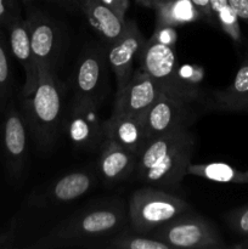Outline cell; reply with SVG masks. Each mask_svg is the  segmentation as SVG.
<instances>
[{
	"mask_svg": "<svg viewBox=\"0 0 248 249\" xmlns=\"http://www.w3.org/2000/svg\"><path fill=\"white\" fill-rule=\"evenodd\" d=\"M128 223V206L122 199L99 202L73 214L32 248L92 247L94 241L112 237L124 230Z\"/></svg>",
	"mask_w": 248,
	"mask_h": 249,
	"instance_id": "cell-1",
	"label": "cell"
},
{
	"mask_svg": "<svg viewBox=\"0 0 248 249\" xmlns=\"http://www.w3.org/2000/svg\"><path fill=\"white\" fill-rule=\"evenodd\" d=\"M196 138L189 128L148 139L138 156L136 174L143 184L177 189L194 157Z\"/></svg>",
	"mask_w": 248,
	"mask_h": 249,
	"instance_id": "cell-2",
	"label": "cell"
},
{
	"mask_svg": "<svg viewBox=\"0 0 248 249\" xmlns=\"http://www.w3.org/2000/svg\"><path fill=\"white\" fill-rule=\"evenodd\" d=\"M36 89L23 97L22 114L34 142L44 151L50 150L63 128L62 88L53 68H39Z\"/></svg>",
	"mask_w": 248,
	"mask_h": 249,
	"instance_id": "cell-3",
	"label": "cell"
},
{
	"mask_svg": "<svg viewBox=\"0 0 248 249\" xmlns=\"http://www.w3.org/2000/svg\"><path fill=\"white\" fill-rule=\"evenodd\" d=\"M190 209L184 199L163 190L155 187L139 189L130 195L128 202L130 231L148 235L162 224Z\"/></svg>",
	"mask_w": 248,
	"mask_h": 249,
	"instance_id": "cell-4",
	"label": "cell"
},
{
	"mask_svg": "<svg viewBox=\"0 0 248 249\" xmlns=\"http://www.w3.org/2000/svg\"><path fill=\"white\" fill-rule=\"evenodd\" d=\"M148 235L165 242L172 249L229 248L215 225L191 209L162 224Z\"/></svg>",
	"mask_w": 248,
	"mask_h": 249,
	"instance_id": "cell-5",
	"label": "cell"
},
{
	"mask_svg": "<svg viewBox=\"0 0 248 249\" xmlns=\"http://www.w3.org/2000/svg\"><path fill=\"white\" fill-rule=\"evenodd\" d=\"M142 68L165 94L194 100V91L181 84L174 46L165 45L148 39L139 55Z\"/></svg>",
	"mask_w": 248,
	"mask_h": 249,
	"instance_id": "cell-6",
	"label": "cell"
},
{
	"mask_svg": "<svg viewBox=\"0 0 248 249\" xmlns=\"http://www.w3.org/2000/svg\"><path fill=\"white\" fill-rule=\"evenodd\" d=\"M195 119L192 100L162 92L150 108L139 117L148 139L189 128Z\"/></svg>",
	"mask_w": 248,
	"mask_h": 249,
	"instance_id": "cell-7",
	"label": "cell"
},
{
	"mask_svg": "<svg viewBox=\"0 0 248 249\" xmlns=\"http://www.w3.org/2000/svg\"><path fill=\"white\" fill-rule=\"evenodd\" d=\"M100 102L74 99L66 116L63 129L71 142L83 150H95L105 141L104 122L100 118Z\"/></svg>",
	"mask_w": 248,
	"mask_h": 249,
	"instance_id": "cell-8",
	"label": "cell"
},
{
	"mask_svg": "<svg viewBox=\"0 0 248 249\" xmlns=\"http://www.w3.org/2000/svg\"><path fill=\"white\" fill-rule=\"evenodd\" d=\"M163 89L142 70L134 71L125 87L114 95L112 117L139 118L159 97Z\"/></svg>",
	"mask_w": 248,
	"mask_h": 249,
	"instance_id": "cell-9",
	"label": "cell"
},
{
	"mask_svg": "<svg viewBox=\"0 0 248 249\" xmlns=\"http://www.w3.org/2000/svg\"><path fill=\"white\" fill-rule=\"evenodd\" d=\"M143 44H145L143 36L135 22L126 19L124 33L122 34L121 38L108 45L107 62L116 75V92L121 91L133 75L134 62L140 55Z\"/></svg>",
	"mask_w": 248,
	"mask_h": 249,
	"instance_id": "cell-10",
	"label": "cell"
},
{
	"mask_svg": "<svg viewBox=\"0 0 248 249\" xmlns=\"http://www.w3.org/2000/svg\"><path fill=\"white\" fill-rule=\"evenodd\" d=\"M2 147L10 175L18 179L23 173L28 152V128L23 114L10 105L2 124Z\"/></svg>",
	"mask_w": 248,
	"mask_h": 249,
	"instance_id": "cell-11",
	"label": "cell"
},
{
	"mask_svg": "<svg viewBox=\"0 0 248 249\" xmlns=\"http://www.w3.org/2000/svg\"><path fill=\"white\" fill-rule=\"evenodd\" d=\"M28 26L32 51L39 68L56 70V55L58 49V31L49 15L40 10H33L26 18Z\"/></svg>",
	"mask_w": 248,
	"mask_h": 249,
	"instance_id": "cell-12",
	"label": "cell"
},
{
	"mask_svg": "<svg viewBox=\"0 0 248 249\" xmlns=\"http://www.w3.org/2000/svg\"><path fill=\"white\" fill-rule=\"evenodd\" d=\"M106 56L99 48H88L82 53L74 75V99L101 102Z\"/></svg>",
	"mask_w": 248,
	"mask_h": 249,
	"instance_id": "cell-13",
	"label": "cell"
},
{
	"mask_svg": "<svg viewBox=\"0 0 248 249\" xmlns=\"http://www.w3.org/2000/svg\"><path fill=\"white\" fill-rule=\"evenodd\" d=\"M10 51L14 57L21 63L24 70V84L22 88V96L28 97L35 91L39 80L38 65L34 58L29 39L28 26L26 18H18L6 28Z\"/></svg>",
	"mask_w": 248,
	"mask_h": 249,
	"instance_id": "cell-14",
	"label": "cell"
},
{
	"mask_svg": "<svg viewBox=\"0 0 248 249\" xmlns=\"http://www.w3.org/2000/svg\"><path fill=\"white\" fill-rule=\"evenodd\" d=\"M77 7L82 10L92 31L107 45L121 38L125 31V17H121L100 0H78Z\"/></svg>",
	"mask_w": 248,
	"mask_h": 249,
	"instance_id": "cell-15",
	"label": "cell"
},
{
	"mask_svg": "<svg viewBox=\"0 0 248 249\" xmlns=\"http://www.w3.org/2000/svg\"><path fill=\"white\" fill-rule=\"evenodd\" d=\"M136 164L138 156L122 147L113 140L105 139L97 165L104 182L113 185L128 179L136 170Z\"/></svg>",
	"mask_w": 248,
	"mask_h": 249,
	"instance_id": "cell-16",
	"label": "cell"
},
{
	"mask_svg": "<svg viewBox=\"0 0 248 249\" xmlns=\"http://www.w3.org/2000/svg\"><path fill=\"white\" fill-rule=\"evenodd\" d=\"M105 139H109L121 145L125 150L139 156L143 146L148 141L145 128L134 117H112L104 122Z\"/></svg>",
	"mask_w": 248,
	"mask_h": 249,
	"instance_id": "cell-17",
	"label": "cell"
},
{
	"mask_svg": "<svg viewBox=\"0 0 248 249\" xmlns=\"http://www.w3.org/2000/svg\"><path fill=\"white\" fill-rule=\"evenodd\" d=\"M96 184L91 173L78 170L63 175L44 191L43 198L38 203H68L88 194ZM35 202V203H36Z\"/></svg>",
	"mask_w": 248,
	"mask_h": 249,
	"instance_id": "cell-18",
	"label": "cell"
},
{
	"mask_svg": "<svg viewBox=\"0 0 248 249\" xmlns=\"http://www.w3.org/2000/svg\"><path fill=\"white\" fill-rule=\"evenodd\" d=\"M156 27H177L202 18L191 0H165L155 7Z\"/></svg>",
	"mask_w": 248,
	"mask_h": 249,
	"instance_id": "cell-19",
	"label": "cell"
},
{
	"mask_svg": "<svg viewBox=\"0 0 248 249\" xmlns=\"http://www.w3.org/2000/svg\"><path fill=\"white\" fill-rule=\"evenodd\" d=\"M186 174L202 178L212 182L219 184H248V170H241L224 162L190 163Z\"/></svg>",
	"mask_w": 248,
	"mask_h": 249,
	"instance_id": "cell-20",
	"label": "cell"
},
{
	"mask_svg": "<svg viewBox=\"0 0 248 249\" xmlns=\"http://www.w3.org/2000/svg\"><path fill=\"white\" fill-rule=\"evenodd\" d=\"M212 15L214 24L236 44L242 41V31L240 26V18L231 7L229 0H211Z\"/></svg>",
	"mask_w": 248,
	"mask_h": 249,
	"instance_id": "cell-21",
	"label": "cell"
},
{
	"mask_svg": "<svg viewBox=\"0 0 248 249\" xmlns=\"http://www.w3.org/2000/svg\"><path fill=\"white\" fill-rule=\"evenodd\" d=\"M101 247L107 249H172L169 245L150 235L122 230Z\"/></svg>",
	"mask_w": 248,
	"mask_h": 249,
	"instance_id": "cell-22",
	"label": "cell"
},
{
	"mask_svg": "<svg viewBox=\"0 0 248 249\" xmlns=\"http://www.w3.org/2000/svg\"><path fill=\"white\" fill-rule=\"evenodd\" d=\"M248 94V56L241 63L240 68L236 72L232 83L223 90H216L213 92V106L215 109L241 99Z\"/></svg>",
	"mask_w": 248,
	"mask_h": 249,
	"instance_id": "cell-23",
	"label": "cell"
},
{
	"mask_svg": "<svg viewBox=\"0 0 248 249\" xmlns=\"http://www.w3.org/2000/svg\"><path fill=\"white\" fill-rule=\"evenodd\" d=\"M9 39L0 28V100L5 99L11 87V63H10Z\"/></svg>",
	"mask_w": 248,
	"mask_h": 249,
	"instance_id": "cell-24",
	"label": "cell"
},
{
	"mask_svg": "<svg viewBox=\"0 0 248 249\" xmlns=\"http://www.w3.org/2000/svg\"><path fill=\"white\" fill-rule=\"evenodd\" d=\"M226 223L236 235L248 238V204L229 212L226 215Z\"/></svg>",
	"mask_w": 248,
	"mask_h": 249,
	"instance_id": "cell-25",
	"label": "cell"
},
{
	"mask_svg": "<svg viewBox=\"0 0 248 249\" xmlns=\"http://www.w3.org/2000/svg\"><path fill=\"white\" fill-rule=\"evenodd\" d=\"M21 17L18 0H0V28L6 29L12 22Z\"/></svg>",
	"mask_w": 248,
	"mask_h": 249,
	"instance_id": "cell-26",
	"label": "cell"
},
{
	"mask_svg": "<svg viewBox=\"0 0 248 249\" xmlns=\"http://www.w3.org/2000/svg\"><path fill=\"white\" fill-rule=\"evenodd\" d=\"M177 31L172 27H156L153 32L151 40H155L157 43L165 44L169 46H175L177 43Z\"/></svg>",
	"mask_w": 248,
	"mask_h": 249,
	"instance_id": "cell-27",
	"label": "cell"
},
{
	"mask_svg": "<svg viewBox=\"0 0 248 249\" xmlns=\"http://www.w3.org/2000/svg\"><path fill=\"white\" fill-rule=\"evenodd\" d=\"M229 2L240 21H243L248 26V0H229Z\"/></svg>",
	"mask_w": 248,
	"mask_h": 249,
	"instance_id": "cell-28",
	"label": "cell"
},
{
	"mask_svg": "<svg viewBox=\"0 0 248 249\" xmlns=\"http://www.w3.org/2000/svg\"><path fill=\"white\" fill-rule=\"evenodd\" d=\"M192 4L196 6V9L198 10L199 14H201L202 18L206 19L209 23L214 24L213 15H212V9H211V0H191Z\"/></svg>",
	"mask_w": 248,
	"mask_h": 249,
	"instance_id": "cell-29",
	"label": "cell"
},
{
	"mask_svg": "<svg viewBox=\"0 0 248 249\" xmlns=\"http://www.w3.org/2000/svg\"><path fill=\"white\" fill-rule=\"evenodd\" d=\"M100 1L106 5V6H108L109 9L113 10L121 17H125L130 0H100Z\"/></svg>",
	"mask_w": 248,
	"mask_h": 249,
	"instance_id": "cell-30",
	"label": "cell"
},
{
	"mask_svg": "<svg viewBox=\"0 0 248 249\" xmlns=\"http://www.w3.org/2000/svg\"><path fill=\"white\" fill-rule=\"evenodd\" d=\"M219 111L224 112H248V94L245 95L241 99L236 100V101L231 102V104L226 105V106L221 107Z\"/></svg>",
	"mask_w": 248,
	"mask_h": 249,
	"instance_id": "cell-31",
	"label": "cell"
},
{
	"mask_svg": "<svg viewBox=\"0 0 248 249\" xmlns=\"http://www.w3.org/2000/svg\"><path fill=\"white\" fill-rule=\"evenodd\" d=\"M135 1L139 2L140 5H142V6L152 7V9H155L156 6H158L160 2L165 1V0H135Z\"/></svg>",
	"mask_w": 248,
	"mask_h": 249,
	"instance_id": "cell-32",
	"label": "cell"
},
{
	"mask_svg": "<svg viewBox=\"0 0 248 249\" xmlns=\"http://www.w3.org/2000/svg\"><path fill=\"white\" fill-rule=\"evenodd\" d=\"M229 248H232V249H248V238H246V240H243V241H241V242L236 243V245L229 246Z\"/></svg>",
	"mask_w": 248,
	"mask_h": 249,
	"instance_id": "cell-33",
	"label": "cell"
},
{
	"mask_svg": "<svg viewBox=\"0 0 248 249\" xmlns=\"http://www.w3.org/2000/svg\"><path fill=\"white\" fill-rule=\"evenodd\" d=\"M53 1L57 2V4L63 5V6H72V5L77 6L78 0H53Z\"/></svg>",
	"mask_w": 248,
	"mask_h": 249,
	"instance_id": "cell-34",
	"label": "cell"
},
{
	"mask_svg": "<svg viewBox=\"0 0 248 249\" xmlns=\"http://www.w3.org/2000/svg\"><path fill=\"white\" fill-rule=\"evenodd\" d=\"M11 240V236L10 235H4V236H0V247H5L6 243Z\"/></svg>",
	"mask_w": 248,
	"mask_h": 249,
	"instance_id": "cell-35",
	"label": "cell"
},
{
	"mask_svg": "<svg viewBox=\"0 0 248 249\" xmlns=\"http://www.w3.org/2000/svg\"><path fill=\"white\" fill-rule=\"evenodd\" d=\"M18 1L19 2H29V1H31V0H18Z\"/></svg>",
	"mask_w": 248,
	"mask_h": 249,
	"instance_id": "cell-36",
	"label": "cell"
},
{
	"mask_svg": "<svg viewBox=\"0 0 248 249\" xmlns=\"http://www.w3.org/2000/svg\"><path fill=\"white\" fill-rule=\"evenodd\" d=\"M0 101H1V100H0Z\"/></svg>",
	"mask_w": 248,
	"mask_h": 249,
	"instance_id": "cell-37",
	"label": "cell"
}]
</instances>
